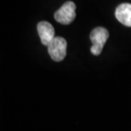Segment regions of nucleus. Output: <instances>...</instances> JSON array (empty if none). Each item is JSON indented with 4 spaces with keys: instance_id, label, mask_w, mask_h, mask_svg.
I'll return each instance as SVG.
<instances>
[{
    "instance_id": "nucleus-1",
    "label": "nucleus",
    "mask_w": 131,
    "mask_h": 131,
    "mask_svg": "<svg viewBox=\"0 0 131 131\" xmlns=\"http://www.w3.org/2000/svg\"><path fill=\"white\" fill-rule=\"evenodd\" d=\"M108 38L109 32L104 27H98L91 32L90 40L92 42V47L90 51L94 56H100L101 54L104 44L106 43Z\"/></svg>"
},
{
    "instance_id": "nucleus-2",
    "label": "nucleus",
    "mask_w": 131,
    "mask_h": 131,
    "mask_svg": "<svg viewBox=\"0 0 131 131\" xmlns=\"http://www.w3.org/2000/svg\"><path fill=\"white\" fill-rule=\"evenodd\" d=\"M67 41L61 37H54L48 47V52L51 59L54 61H61L67 56Z\"/></svg>"
},
{
    "instance_id": "nucleus-3",
    "label": "nucleus",
    "mask_w": 131,
    "mask_h": 131,
    "mask_svg": "<svg viewBox=\"0 0 131 131\" xmlns=\"http://www.w3.org/2000/svg\"><path fill=\"white\" fill-rule=\"evenodd\" d=\"M76 17V4L72 1H68L62 5L54 14V19L57 22L63 25H69Z\"/></svg>"
},
{
    "instance_id": "nucleus-4",
    "label": "nucleus",
    "mask_w": 131,
    "mask_h": 131,
    "mask_svg": "<svg viewBox=\"0 0 131 131\" xmlns=\"http://www.w3.org/2000/svg\"><path fill=\"white\" fill-rule=\"evenodd\" d=\"M38 35L40 37L41 43L48 46L49 43L54 38V29L48 21H40L37 26Z\"/></svg>"
},
{
    "instance_id": "nucleus-5",
    "label": "nucleus",
    "mask_w": 131,
    "mask_h": 131,
    "mask_svg": "<svg viewBox=\"0 0 131 131\" xmlns=\"http://www.w3.org/2000/svg\"><path fill=\"white\" fill-rule=\"evenodd\" d=\"M115 16L123 25L131 27V4L125 3L118 5L115 11Z\"/></svg>"
}]
</instances>
